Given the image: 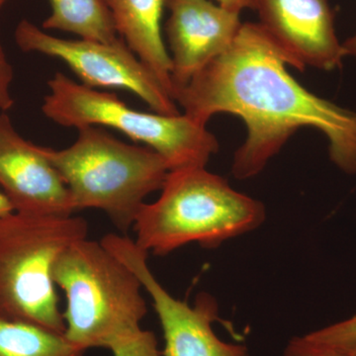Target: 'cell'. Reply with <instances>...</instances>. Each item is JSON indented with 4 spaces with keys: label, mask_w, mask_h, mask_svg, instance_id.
Here are the masks:
<instances>
[{
    "label": "cell",
    "mask_w": 356,
    "mask_h": 356,
    "mask_svg": "<svg viewBox=\"0 0 356 356\" xmlns=\"http://www.w3.org/2000/svg\"><path fill=\"white\" fill-rule=\"evenodd\" d=\"M259 23H243L231 46L172 93L185 116L207 125L213 115L240 117L247 139L232 173L250 179L266 168L299 129L314 128L329 142L330 159L356 175V112L318 97L295 81Z\"/></svg>",
    "instance_id": "6da1fadb"
},
{
    "label": "cell",
    "mask_w": 356,
    "mask_h": 356,
    "mask_svg": "<svg viewBox=\"0 0 356 356\" xmlns=\"http://www.w3.org/2000/svg\"><path fill=\"white\" fill-rule=\"evenodd\" d=\"M161 191L158 200L143 205L132 228L134 241L149 254L168 255L189 243L217 248L266 220L261 201L206 168L172 170Z\"/></svg>",
    "instance_id": "7a4b0ae2"
},
{
    "label": "cell",
    "mask_w": 356,
    "mask_h": 356,
    "mask_svg": "<svg viewBox=\"0 0 356 356\" xmlns=\"http://www.w3.org/2000/svg\"><path fill=\"white\" fill-rule=\"evenodd\" d=\"M56 286L65 292L64 336L84 351H111L142 330L147 314L139 278L102 243L77 241L53 267Z\"/></svg>",
    "instance_id": "3957f363"
},
{
    "label": "cell",
    "mask_w": 356,
    "mask_h": 356,
    "mask_svg": "<svg viewBox=\"0 0 356 356\" xmlns=\"http://www.w3.org/2000/svg\"><path fill=\"white\" fill-rule=\"evenodd\" d=\"M77 131L72 146L43 147L44 153L64 179L74 212L102 210L126 235L147 196L163 188L170 166L151 147L126 144L97 126Z\"/></svg>",
    "instance_id": "277c9868"
},
{
    "label": "cell",
    "mask_w": 356,
    "mask_h": 356,
    "mask_svg": "<svg viewBox=\"0 0 356 356\" xmlns=\"http://www.w3.org/2000/svg\"><path fill=\"white\" fill-rule=\"evenodd\" d=\"M83 218L9 213L0 217V317L64 334L53 280L60 254L88 238Z\"/></svg>",
    "instance_id": "5b68a950"
},
{
    "label": "cell",
    "mask_w": 356,
    "mask_h": 356,
    "mask_svg": "<svg viewBox=\"0 0 356 356\" xmlns=\"http://www.w3.org/2000/svg\"><path fill=\"white\" fill-rule=\"evenodd\" d=\"M42 112L63 127L107 126L143 143L165 159L170 172L206 168L219 149L214 134L184 114L166 116L131 108L113 93L77 83L57 72L48 81Z\"/></svg>",
    "instance_id": "8992f818"
},
{
    "label": "cell",
    "mask_w": 356,
    "mask_h": 356,
    "mask_svg": "<svg viewBox=\"0 0 356 356\" xmlns=\"http://www.w3.org/2000/svg\"><path fill=\"white\" fill-rule=\"evenodd\" d=\"M21 50L60 58L90 88L127 89L156 113L177 116L175 102L156 76L122 38L110 43L91 40H65L47 34L28 20L15 30Z\"/></svg>",
    "instance_id": "52a82bcc"
},
{
    "label": "cell",
    "mask_w": 356,
    "mask_h": 356,
    "mask_svg": "<svg viewBox=\"0 0 356 356\" xmlns=\"http://www.w3.org/2000/svg\"><path fill=\"white\" fill-rule=\"evenodd\" d=\"M100 242L137 275L151 297L163 330V356H250L245 346L225 343L218 337L212 327L218 307L212 297L199 295L193 306L175 298L149 269V254L133 238L108 234Z\"/></svg>",
    "instance_id": "ba28073f"
},
{
    "label": "cell",
    "mask_w": 356,
    "mask_h": 356,
    "mask_svg": "<svg viewBox=\"0 0 356 356\" xmlns=\"http://www.w3.org/2000/svg\"><path fill=\"white\" fill-rule=\"evenodd\" d=\"M252 9L285 64L301 72L341 67L346 55L327 0H254Z\"/></svg>",
    "instance_id": "9c48e42d"
},
{
    "label": "cell",
    "mask_w": 356,
    "mask_h": 356,
    "mask_svg": "<svg viewBox=\"0 0 356 356\" xmlns=\"http://www.w3.org/2000/svg\"><path fill=\"white\" fill-rule=\"evenodd\" d=\"M0 188L15 212L70 216L69 189L43 147L21 137L8 115L0 114Z\"/></svg>",
    "instance_id": "30bf717a"
},
{
    "label": "cell",
    "mask_w": 356,
    "mask_h": 356,
    "mask_svg": "<svg viewBox=\"0 0 356 356\" xmlns=\"http://www.w3.org/2000/svg\"><path fill=\"white\" fill-rule=\"evenodd\" d=\"M165 6L173 93L231 46L243 23L240 13L209 0H165Z\"/></svg>",
    "instance_id": "8fae6325"
},
{
    "label": "cell",
    "mask_w": 356,
    "mask_h": 356,
    "mask_svg": "<svg viewBox=\"0 0 356 356\" xmlns=\"http://www.w3.org/2000/svg\"><path fill=\"white\" fill-rule=\"evenodd\" d=\"M103 1L111 13L117 33L172 97V60L161 29L165 0Z\"/></svg>",
    "instance_id": "7c38bea8"
},
{
    "label": "cell",
    "mask_w": 356,
    "mask_h": 356,
    "mask_svg": "<svg viewBox=\"0 0 356 356\" xmlns=\"http://www.w3.org/2000/svg\"><path fill=\"white\" fill-rule=\"evenodd\" d=\"M44 29L74 33L81 39L110 43L117 36L111 13L103 0H50Z\"/></svg>",
    "instance_id": "4fadbf2b"
},
{
    "label": "cell",
    "mask_w": 356,
    "mask_h": 356,
    "mask_svg": "<svg viewBox=\"0 0 356 356\" xmlns=\"http://www.w3.org/2000/svg\"><path fill=\"white\" fill-rule=\"evenodd\" d=\"M64 334L0 317V356H83Z\"/></svg>",
    "instance_id": "5bb4252c"
},
{
    "label": "cell",
    "mask_w": 356,
    "mask_h": 356,
    "mask_svg": "<svg viewBox=\"0 0 356 356\" xmlns=\"http://www.w3.org/2000/svg\"><path fill=\"white\" fill-rule=\"evenodd\" d=\"M314 343L346 348L356 344V316L306 334Z\"/></svg>",
    "instance_id": "9a60e30c"
},
{
    "label": "cell",
    "mask_w": 356,
    "mask_h": 356,
    "mask_svg": "<svg viewBox=\"0 0 356 356\" xmlns=\"http://www.w3.org/2000/svg\"><path fill=\"white\" fill-rule=\"evenodd\" d=\"M111 353L114 356H163L154 332L143 329L114 348Z\"/></svg>",
    "instance_id": "2e32d148"
},
{
    "label": "cell",
    "mask_w": 356,
    "mask_h": 356,
    "mask_svg": "<svg viewBox=\"0 0 356 356\" xmlns=\"http://www.w3.org/2000/svg\"><path fill=\"white\" fill-rule=\"evenodd\" d=\"M284 356H350L334 346L314 343L306 336L294 337L285 348Z\"/></svg>",
    "instance_id": "e0dca14e"
},
{
    "label": "cell",
    "mask_w": 356,
    "mask_h": 356,
    "mask_svg": "<svg viewBox=\"0 0 356 356\" xmlns=\"http://www.w3.org/2000/svg\"><path fill=\"white\" fill-rule=\"evenodd\" d=\"M13 79V65L9 63L1 43H0V110L6 111L13 106L10 84Z\"/></svg>",
    "instance_id": "ac0fdd59"
},
{
    "label": "cell",
    "mask_w": 356,
    "mask_h": 356,
    "mask_svg": "<svg viewBox=\"0 0 356 356\" xmlns=\"http://www.w3.org/2000/svg\"><path fill=\"white\" fill-rule=\"evenodd\" d=\"M220 6L241 13L243 9L254 8V0H217Z\"/></svg>",
    "instance_id": "d6986e66"
},
{
    "label": "cell",
    "mask_w": 356,
    "mask_h": 356,
    "mask_svg": "<svg viewBox=\"0 0 356 356\" xmlns=\"http://www.w3.org/2000/svg\"><path fill=\"white\" fill-rule=\"evenodd\" d=\"M13 206L6 194L0 191V217L6 216L9 213L13 212Z\"/></svg>",
    "instance_id": "ffe728a7"
},
{
    "label": "cell",
    "mask_w": 356,
    "mask_h": 356,
    "mask_svg": "<svg viewBox=\"0 0 356 356\" xmlns=\"http://www.w3.org/2000/svg\"><path fill=\"white\" fill-rule=\"evenodd\" d=\"M343 48L346 57L356 58V34L343 43Z\"/></svg>",
    "instance_id": "44dd1931"
},
{
    "label": "cell",
    "mask_w": 356,
    "mask_h": 356,
    "mask_svg": "<svg viewBox=\"0 0 356 356\" xmlns=\"http://www.w3.org/2000/svg\"><path fill=\"white\" fill-rule=\"evenodd\" d=\"M341 348L348 353L350 356H356V344H353V346H346V348Z\"/></svg>",
    "instance_id": "7402d4cb"
},
{
    "label": "cell",
    "mask_w": 356,
    "mask_h": 356,
    "mask_svg": "<svg viewBox=\"0 0 356 356\" xmlns=\"http://www.w3.org/2000/svg\"><path fill=\"white\" fill-rule=\"evenodd\" d=\"M6 1L7 0H0V8L4 6V3H6Z\"/></svg>",
    "instance_id": "603a6c76"
}]
</instances>
